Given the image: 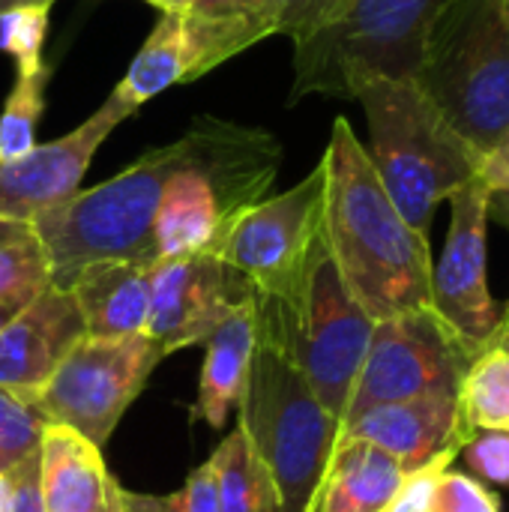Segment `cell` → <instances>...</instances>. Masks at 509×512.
<instances>
[{
	"label": "cell",
	"instance_id": "1",
	"mask_svg": "<svg viewBox=\"0 0 509 512\" xmlns=\"http://www.w3.org/2000/svg\"><path fill=\"white\" fill-rule=\"evenodd\" d=\"M321 168L324 237L342 282L366 315L378 324L432 306L429 237L402 219L345 117L333 123Z\"/></svg>",
	"mask_w": 509,
	"mask_h": 512
},
{
	"label": "cell",
	"instance_id": "2",
	"mask_svg": "<svg viewBox=\"0 0 509 512\" xmlns=\"http://www.w3.org/2000/svg\"><path fill=\"white\" fill-rule=\"evenodd\" d=\"M369 123V159L402 219L429 237L441 201L480 174L474 150L414 78H375L357 93Z\"/></svg>",
	"mask_w": 509,
	"mask_h": 512
},
{
	"label": "cell",
	"instance_id": "3",
	"mask_svg": "<svg viewBox=\"0 0 509 512\" xmlns=\"http://www.w3.org/2000/svg\"><path fill=\"white\" fill-rule=\"evenodd\" d=\"M258 339L282 351L342 423L375 321L354 300L330 255L324 228L303 273L279 294L255 297Z\"/></svg>",
	"mask_w": 509,
	"mask_h": 512
},
{
	"label": "cell",
	"instance_id": "4",
	"mask_svg": "<svg viewBox=\"0 0 509 512\" xmlns=\"http://www.w3.org/2000/svg\"><path fill=\"white\" fill-rule=\"evenodd\" d=\"M189 162V138L144 153L111 180L78 189L63 204L30 219L48 264L51 285L69 288L75 276L99 261L156 264L153 219L165 183Z\"/></svg>",
	"mask_w": 509,
	"mask_h": 512
},
{
	"label": "cell",
	"instance_id": "5",
	"mask_svg": "<svg viewBox=\"0 0 509 512\" xmlns=\"http://www.w3.org/2000/svg\"><path fill=\"white\" fill-rule=\"evenodd\" d=\"M450 0H333L321 24L294 42L291 102L357 99L375 78H414L429 33Z\"/></svg>",
	"mask_w": 509,
	"mask_h": 512
},
{
	"label": "cell",
	"instance_id": "6",
	"mask_svg": "<svg viewBox=\"0 0 509 512\" xmlns=\"http://www.w3.org/2000/svg\"><path fill=\"white\" fill-rule=\"evenodd\" d=\"M420 90L483 156L509 135V15L504 0H450L420 69Z\"/></svg>",
	"mask_w": 509,
	"mask_h": 512
},
{
	"label": "cell",
	"instance_id": "7",
	"mask_svg": "<svg viewBox=\"0 0 509 512\" xmlns=\"http://www.w3.org/2000/svg\"><path fill=\"white\" fill-rule=\"evenodd\" d=\"M237 405V429L273 477L282 512H306L342 423L321 405L303 372L264 339L255 342L249 381Z\"/></svg>",
	"mask_w": 509,
	"mask_h": 512
},
{
	"label": "cell",
	"instance_id": "8",
	"mask_svg": "<svg viewBox=\"0 0 509 512\" xmlns=\"http://www.w3.org/2000/svg\"><path fill=\"white\" fill-rule=\"evenodd\" d=\"M480 351L468 345L432 306L378 321L342 423L390 402L459 396Z\"/></svg>",
	"mask_w": 509,
	"mask_h": 512
},
{
	"label": "cell",
	"instance_id": "9",
	"mask_svg": "<svg viewBox=\"0 0 509 512\" xmlns=\"http://www.w3.org/2000/svg\"><path fill=\"white\" fill-rule=\"evenodd\" d=\"M159 360L162 351L147 333L126 339L84 336L57 366L33 405L45 423L69 426L102 447L144 390Z\"/></svg>",
	"mask_w": 509,
	"mask_h": 512
},
{
	"label": "cell",
	"instance_id": "10",
	"mask_svg": "<svg viewBox=\"0 0 509 512\" xmlns=\"http://www.w3.org/2000/svg\"><path fill=\"white\" fill-rule=\"evenodd\" d=\"M324 228L321 162L288 192L243 210L219 237L213 255L249 279L255 297L285 291L306 267Z\"/></svg>",
	"mask_w": 509,
	"mask_h": 512
},
{
	"label": "cell",
	"instance_id": "11",
	"mask_svg": "<svg viewBox=\"0 0 509 512\" xmlns=\"http://www.w3.org/2000/svg\"><path fill=\"white\" fill-rule=\"evenodd\" d=\"M450 234L444 255L432 264V309L480 354L495 345L504 324V306L486 282L489 192L474 177L450 198Z\"/></svg>",
	"mask_w": 509,
	"mask_h": 512
},
{
	"label": "cell",
	"instance_id": "12",
	"mask_svg": "<svg viewBox=\"0 0 509 512\" xmlns=\"http://www.w3.org/2000/svg\"><path fill=\"white\" fill-rule=\"evenodd\" d=\"M252 297L255 288L249 279L213 252L159 258L150 267L147 336L162 357L204 345L213 330Z\"/></svg>",
	"mask_w": 509,
	"mask_h": 512
},
{
	"label": "cell",
	"instance_id": "13",
	"mask_svg": "<svg viewBox=\"0 0 509 512\" xmlns=\"http://www.w3.org/2000/svg\"><path fill=\"white\" fill-rule=\"evenodd\" d=\"M135 111L114 93L81 126L57 141L36 144L18 159L0 162V219L30 222L72 198L102 141Z\"/></svg>",
	"mask_w": 509,
	"mask_h": 512
},
{
	"label": "cell",
	"instance_id": "14",
	"mask_svg": "<svg viewBox=\"0 0 509 512\" xmlns=\"http://www.w3.org/2000/svg\"><path fill=\"white\" fill-rule=\"evenodd\" d=\"M87 336L75 297L48 285L0 330V387L36 402L66 354Z\"/></svg>",
	"mask_w": 509,
	"mask_h": 512
},
{
	"label": "cell",
	"instance_id": "15",
	"mask_svg": "<svg viewBox=\"0 0 509 512\" xmlns=\"http://www.w3.org/2000/svg\"><path fill=\"white\" fill-rule=\"evenodd\" d=\"M339 435L375 444L408 474L441 459L453 462L474 432L462 417L459 396H420L375 405L342 423Z\"/></svg>",
	"mask_w": 509,
	"mask_h": 512
},
{
	"label": "cell",
	"instance_id": "16",
	"mask_svg": "<svg viewBox=\"0 0 509 512\" xmlns=\"http://www.w3.org/2000/svg\"><path fill=\"white\" fill-rule=\"evenodd\" d=\"M150 267L138 261H99L84 267L66 288L93 339H126L147 333Z\"/></svg>",
	"mask_w": 509,
	"mask_h": 512
},
{
	"label": "cell",
	"instance_id": "17",
	"mask_svg": "<svg viewBox=\"0 0 509 512\" xmlns=\"http://www.w3.org/2000/svg\"><path fill=\"white\" fill-rule=\"evenodd\" d=\"M402 480L405 471L390 453L339 435L306 512H387Z\"/></svg>",
	"mask_w": 509,
	"mask_h": 512
},
{
	"label": "cell",
	"instance_id": "18",
	"mask_svg": "<svg viewBox=\"0 0 509 512\" xmlns=\"http://www.w3.org/2000/svg\"><path fill=\"white\" fill-rule=\"evenodd\" d=\"M114 477L102 447L69 426L48 423L39 441V489L45 512H93L108 498Z\"/></svg>",
	"mask_w": 509,
	"mask_h": 512
},
{
	"label": "cell",
	"instance_id": "19",
	"mask_svg": "<svg viewBox=\"0 0 509 512\" xmlns=\"http://www.w3.org/2000/svg\"><path fill=\"white\" fill-rule=\"evenodd\" d=\"M258 342V318H255V297L243 306H237L204 342V369H201V390L195 414L210 426L222 429L231 408L240 402L252 357Z\"/></svg>",
	"mask_w": 509,
	"mask_h": 512
},
{
	"label": "cell",
	"instance_id": "20",
	"mask_svg": "<svg viewBox=\"0 0 509 512\" xmlns=\"http://www.w3.org/2000/svg\"><path fill=\"white\" fill-rule=\"evenodd\" d=\"M183 33H186V81H195L210 69H216L219 63L273 36L276 24L270 9H246L228 15L186 12Z\"/></svg>",
	"mask_w": 509,
	"mask_h": 512
},
{
	"label": "cell",
	"instance_id": "21",
	"mask_svg": "<svg viewBox=\"0 0 509 512\" xmlns=\"http://www.w3.org/2000/svg\"><path fill=\"white\" fill-rule=\"evenodd\" d=\"M186 81V33L183 15L162 12L156 27L150 30L147 42L141 45L138 57L132 60L123 81L114 87V96L123 99L132 111L144 102L168 90L171 84Z\"/></svg>",
	"mask_w": 509,
	"mask_h": 512
},
{
	"label": "cell",
	"instance_id": "22",
	"mask_svg": "<svg viewBox=\"0 0 509 512\" xmlns=\"http://www.w3.org/2000/svg\"><path fill=\"white\" fill-rule=\"evenodd\" d=\"M210 459L219 477V512H282L273 477L240 429H234Z\"/></svg>",
	"mask_w": 509,
	"mask_h": 512
},
{
	"label": "cell",
	"instance_id": "23",
	"mask_svg": "<svg viewBox=\"0 0 509 512\" xmlns=\"http://www.w3.org/2000/svg\"><path fill=\"white\" fill-rule=\"evenodd\" d=\"M48 285L51 264L33 225L0 219V306L24 309Z\"/></svg>",
	"mask_w": 509,
	"mask_h": 512
},
{
	"label": "cell",
	"instance_id": "24",
	"mask_svg": "<svg viewBox=\"0 0 509 512\" xmlns=\"http://www.w3.org/2000/svg\"><path fill=\"white\" fill-rule=\"evenodd\" d=\"M459 408L471 432L495 429L509 432V354L489 348L465 375L459 390Z\"/></svg>",
	"mask_w": 509,
	"mask_h": 512
},
{
	"label": "cell",
	"instance_id": "25",
	"mask_svg": "<svg viewBox=\"0 0 509 512\" xmlns=\"http://www.w3.org/2000/svg\"><path fill=\"white\" fill-rule=\"evenodd\" d=\"M51 69L45 63L18 69L12 93L0 111V162L18 159L36 147V123L45 108V87Z\"/></svg>",
	"mask_w": 509,
	"mask_h": 512
},
{
	"label": "cell",
	"instance_id": "26",
	"mask_svg": "<svg viewBox=\"0 0 509 512\" xmlns=\"http://www.w3.org/2000/svg\"><path fill=\"white\" fill-rule=\"evenodd\" d=\"M45 426L48 423L33 402L0 387V474L39 450Z\"/></svg>",
	"mask_w": 509,
	"mask_h": 512
},
{
	"label": "cell",
	"instance_id": "27",
	"mask_svg": "<svg viewBox=\"0 0 509 512\" xmlns=\"http://www.w3.org/2000/svg\"><path fill=\"white\" fill-rule=\"evenodd\" d=\"M129 512H219V477L213 459L189 474L186 486L174 495H132L126 492Z\"/></svg>",
	"mask_w": 509,
	"mask_h": 512
},
{
	"label": "cell",
	"instance_id": "28",
	"mask_svg": "<svg viewBox=\"0 0 509 512\" xmlns=\"http://www.w3.org/2000/svg\"><path fill=\"white\" fill-rule=\"evenodd\" d=\"M48 12L51 9H12L0 15V48L9 51L18 69H30L45 63L42 42L48 33Z\"/></svg>",
	"mask_w": 509,
	"mask_h": 512
},
{
	"label": "cell",
	"instance_id": "29",
	"mask_svg": "<svg viewBox=\"0 0 509 512\" xmlns=\"http://www.w3.org/2000/svg\"><path fill=\"white\" fill-rule=\"evenodd\" d=\"M459 456L465 459L474 480L495 489H509V432L480 429L471 435Z\"/></svg>",
	"mask_w": 509,
	"mask_h": 512
},
{
	"label": "cell",
	"instance_id": "30",
	"mask_svg": "<svg viewBox=\"0 0 509 512\" xmlns=\"http://www.w3.org/2000/svg\"><path fill=\"white\" fill-rule=\"evenodd\" d=\"M432 512H504L501 498L471 474L447 471L438 483Z\"/></svg>",
	"mask_w": 509,
	"mask_h": 512
},
{
	"label": "cell",
	"instance_id": "31",
	"mask_svg": "<svg viewBox=\"0 0 509 512\" xmlns=\"http://www.w3.org/2000/svg\"><path fill=\"white\" fill-rule=\"evenodd\" d=\"M450 465L453 462L441 459V462H432L426 468L408 471L387 512H432L435 495H438V483L450 471Z\"/></svg>",
	"mask_w": 509,
	"mask_h": 512
},
{
	"label": "cell",
	"instance_id": "32",
	"mask_svg": "<svg viewBox=\"0 0 509 512\" xmlns=\"http://www.w3.org/2000/svg\"><path fill=\"white\" fill-rule=\"evenodd\" d=\"M477 177L489 192V219L509 225V135L483 156Z\"/></svg>",
	"mask_w": 509,
	"mask_h": 512
},
{
	"label": "cell",
	"instance_id": "33",
	"mask_svg": "<svg viewBox=\"0 0 509 512\" xmlns=\"http://www.w3.org/2000/svg\"><path fill=\"white\" fill-rule=\"evenodd\" d=\"M267 3L273 12L276 33H285L294 42L312 33L327 15V9L333 6V0H267Z\"/></svg>",
	"mask_w": 509,
	"mask_h": 512
},
{
	"label": "cell",
	"instance_id": "34",
	"mask_svg": "<svg viewBox=\"0 0 509 512\" xmlns=\"http://www.w3.org/2000/svg\"><path fill=\"white\" fill-rule=\"evenodd\" d=\"M9 474L15 480L12 512H45L42 489H39V450L33 456H27L24 462H18Z\"/></svg>",
	"mask_w": 509,
	"mask_h": 512
},
{
	"label": "cell",
	"instance_id": "35",
	"mask_svg": "<svg viewBox=\"0 0 509 512\" xmlns=\"http://www.w3.org/2000/svg\"><path fill=\"white\" fill-rule=\"evenodd\" d=\"M246 9H270L267 0H198L189 12L201 15H228V12H246ZM273 15V12H270Z\"/></svg>",
	"mask_w": 509,
	"mask_h": 512
},
{
	"label": "cell",
	"instance_id": "36",
	"mask_svg": "<svg viewBox=\"0 0 509 512\" xmlns=\"http://www.w3.org/2000/svg\"><path fill=\"white\" fill-rule=\"evenodd\" d=\"M93 512H129V504H126V489L114 480L111 489H108V498L102 501V507Z\"/></svg>",
	"mask_w": 509,
	"mask_h": 512
},
{
	"label": "cell",
	"instance_id": "37",
	"mask_svg": "<svg viewBox=\"0 0 509 512\" xmlns=\"http://www.w3.org/2000/svg\"><path fill=\"white\" fill-rule=\"evenodd\" d=\"M12 504H15V480L12 474H0V512H12Z\"/></svg>",
	"mask_w": 509,
	"mask_h": 512
},
{
	"label": "cell",
	"instance_id": "38",
	"mask_svg": "<svg viewBox=\"0 0 509 512\" xmlns=\"http://www.w3.org/2000/svg\"><path fill=\"white\" fill-rule=\"evenodd\" d=\"M51 9L54 0H0V15L3 12H12V9Z\"/></svg>",
	"mask_w": 509,
	"mask_h": 512
},
{
	"label": "cell",
	"instance_id": "39",
	"mask_svg": "<svg viewBox=\"0 0 509 512\" xmlns=\"http://www.w3.org/2000/svg\"><path fill=\"white\" fill-rule=\"evenodd\" d=\"M153 6H159L162 12H177V15H186L198 0H147Z\"/></svg>",
	"mask_w": 509,
	"mask_h": 512
},
{
	"label": "cell",
	"instance_id": "40",
	"mask_svg": "<svg viewBox=\"0 0 509 512\" xmlns=\"http://www.w3.org/2000/svg\"><path fill=\"white\" fill-rule=\"evenodd\" d=\"M492 348H501V351H507L509 354V306L504 309V324H501V330H498V336H495V345Z\"/></svg>",
	"mask_w": 509,
	"mask_h": 512
},
{
	"label": "cell",
	"instance_id": "41",
	"mask_svg": "<svg viewBox=\"0 0 509 512\" xmlns=\"http://www.w3.org/2000/svg\"><path fill=\"white\" fill-rule=\"evenodd\" d=\"M18 309H12V306H0V330H3V324L15 315Z\"/></svg>",
	"mask_w": 509,
	"mask_h": 512
},
{
	"label": "cell",
	"instance_id": "42",
	"mask_svg": "<svg viewBox=\"0 0 509 512\" xmlns=\"http://www.w3.org/2000/svg\"><path fill=\"white\" fill-rule=\"evenodd\" d=\"M504 9H507V15H509V0H504Z\"/></svg>",
	"mask_w": 509,
	"mask_h": 512
}]
</instances>
